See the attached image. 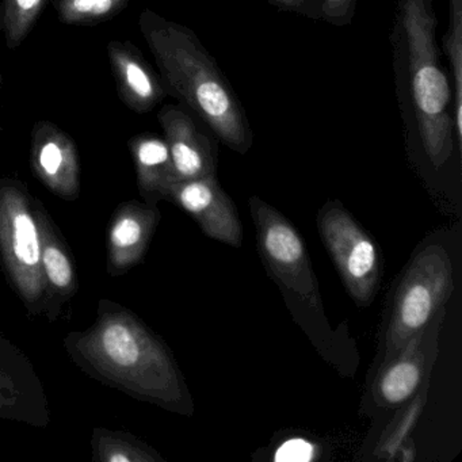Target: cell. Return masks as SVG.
<instances>
[{
	"label": "cell",
	"instance_id": "cell-6",
	"mask_svg": "<svg viewBox=\"0 0 462 462\" xmlns=\"http://www.w3.org/2000/svg\"><path fill=\"white\" fill-rule=\"evenodd\" d=\"M250 209L259 253L286 300H299L324 318L318 280L299 231L282 213L259 197H251Z\"/></svg>",
	"mask_w": 462,
	"mask_h": 462
},
{
	"label": "cell",
	"instance_id": "cell-11",
	"mask_svg": "<svg viewBox=\"0 0 462 462\" xmlns=\"http://www.w3.org/2000/svg\"><path fill=\"white\" fill-rule=\"evenodd\" d=\"M31 164L37 180L64 201L80 196V159L74 140L51 121H40L32 134Z\"/></svg>",
	"mask_w": 462,
	"mask_h": 462
},
{
	"label": "cell",
	"instance_id": "cell-20",
	"mask_svg": "<svg viewBox=\"0 0 462 462\" xmlns=\"http://www.w3.org/2000/svg\"><path fill=\"white\" fill-rule=\"evenodd\" d=\"M132 0H56L59 18L67 25H97L120 14Z\"/></svg>",
	"mask_w": 462,
	"mask_h": 462
},
{
	"label": "cell",
	"instance_id": "cell-3",
	"mask_svg": "<svg viewBox=\"0 0 462 462\" xmlns=\"http://www.w3.org/2000/svg\"><path fill=\"white\" fill-rule=\"evenodd\" d=\"M139 25L167 96L188 107L226 147L245 155L254 143L247 116L197 34L150 9L140 14Z\"/></svg>",
	"mask_w": 462,
	"mask_h": 462
},
{
	"label": "cell",
	"instance_id": "cell-1",
	"mask_svg": "<svg viewBox=\"0 0 462 462\" xmlns=\"http://www.w3.org/2000/svg\"><path fill=\"white\" fill-rule=\"evenodd\" d=\"M63 345L93 380L171 412L193 413V400L169 346L124 305L102 299L94 323L69 332Z\"/></svg>",
	"mask_w": 462,
	"mask_h": 462
},
{
	"label": "cell",
	"instance_id": "cell-8",
	"mask_svg": "<svg viewBox=\"0 0 462 462\" xmlns=\"http://www.w3.org/2000/svg\"><path fill=\"white\" fill-rule=\"evenodd\" d=\"M445 315L446 308L442 307L393 358L380 365L370 391L375 407L394 408L405 404L418 393L424 381L429 380L438 356Z\"/></svg>",
	"mask_w": 462,
	"mask_h": 462
},
{
	"label": "cell",
	"instance_id": "cell-2",
	"mask_svg": "<svg viewBox=\"0 0 462 462\" xmlns=\"http://www.w3.org/2000/svg\"><path fill=\"white\" fill-rule=\"evenodd\" d=\"M432 0H399L392 44L394 74L404 125L435 169L448 163L456 144L454 96L437 45Z\"/></svg>",
	"mask_w": 462,
	"mask_h": 462
},
{
	"label": "cell",
	"instance_id": "cell-21",
	"mask_svg": "<svg viewBox=\"0 0 462 462\" xmlns=\"http://www.w3.org/2000/svg\"><path fill=\"white\" fill-rule=\"evenodd\" d=\"M430 378L424 381L421 388L419 389L420 393L413 396L412 399L408 400L410 404L402 411L399 418L389 426L381 439L380 446H378L377 454L383 458L394 459L396 451L402 448V443L407 440L408 434L412 430L413 424L418 420L423 411L424 402H426L427 389H429Z\"/></svg>",
	"mask_w": 462,
	"mask_h": 462
},
{
	"label": "cell",
	"instance_id": "cell-24",
	"mask_svg": "<svg viewBox=\"0 0 462 462\" xmlns=\"http://www.w3.org/2000/svg\"><path fill=\"white\" fill-rule=\"evenodd\" d=\"M267 2L286 12L296 13L316 21L321 20L319 0H267Z\"/></svg>",
	"mask_w": 462,
	"mask_h": 462
},
{
	"label": "cell",
	"instance_id": "cell-9",
	"mask_svg": "<svg viewBox=\"0 0 462 462\" xmlns=\"http://www.w3.org/2000/svg\"><path fill=\"white\" fill-rule=\"evenodd\" d=\"M0 419L45 429L51 421L44 383L25 353L0 334Z\"/></svg>",
	"mask_w": 462,
	"mask_h": 462
},
{
	"label": "cell",
	"instance_id": "cell-13",
	"mask_svg": "<svg viewBox=\"0 0 462 462\" xmlns=\"http://www.w3.org/2000/svg\"><path fill=\"white\" fill-rule=\"evenodd\" d=\"M161 221L158 205L123 202L116 208L107 226V274L120 278L142 263Z\"/></svg>",
	"mask_w": 462,
	"mask_h": 462
},
{
	"label": "cell",
	"instance_id": "cell-10",
	"mask_svg": "<svg viewBox=\"0 0 462 462\" xmlns=\"http://www.w3.org/2000/svg\"><path fill=\"white\" fill-rule=\"evenodd\" d=\"M166 201L185 210L210 239L232 247L242 245L243 226L236 205L221 189L216 175L172 183Z\"/></svg>",
	"mask_w": 462,
	"mask_h": 462
},
{
	"label": "cell",
	"instance_id": "cell-14",
	"mask_svg": "<svg viewBox=\"0 0 462 462\" xmlns=\"http://www.w3.org/2000/svg\"><path fill=\"white\" fill-rule=\"evenodd\" d=\"M36 217L42 239V274L45 286L44 315L50 323L60 318L67 302L79 291L74 255L59 226L37 199Z\"/></svg>",
	"mask_w": 462,
	"mask_h": 462
},
{
	"label": "cell",
	"instance_id": "cell-4",
	"mask_svg": "<svg viewBox=\"0 0 462 462\" xmlns=\"http://www.w3.org/2000/svg\"><path fill=\"white\" fill-rule=\"evenodd\" d=\"M36 201L25 183L0 178V263L31 316L45 310Z\"/></svg>",
	"mask_w": 462,
	"mask_h": 462
},
{
	"label": "cell",
	"instance_id": "cell-12",
	"mask_svg": "<svg viewBox=\"0 0 462 462\" xmlns=\"http://www.w3.org/2000/svg\"><path fill=\"white\" fill-rule=\"evenodd\" d=\"M158 120L171 156L175 182L216 175L217 144L191 115L183 107L166 105Z\"/></svg>",
	"mask_w": 462,
	"mask_h": 462
},
{
	"label": "cell",
	"instance_id": "cell-5",
	"mask_svg": "<svg viewBox=\"0 0 462 462\" xmlns=\"http://www.w3.org/2000/svg\"><path fill=\"white\" fill-rule=\"evenodd\" d=\"M453 289V264L448 251L438 245L421 248L402 273L394 291L380 365L393 358L445 307Z\"/></svg>",
	"mask_w": 462,
	"mask_h": 462
},
{
	"label": "cell",
	"instance_id": "cell-7",
	"mask_svg": "<svg viewBox=\"0 0 462 462\" xmlns=\"http://www.w3.org/2000/svg\"><path fill=\"white\" fill-rule=\"evenodd\" d=\"M318 226L346 291L356 304L367 307L383 274L377 243L339 204H328L320 210Z\"/></svg>",
	"mask_w": 462,
	"mask_h": 462
},
{
	"label": "cell",
	"instance_id": "cell-22",
	"mask_svg": "<svg viewBox=\"0 0 462 462\" xmlns=\"http://www.w3.org/2000/svg\"><path fill=\"white\" fill-rule=\"evenodd\" d=\"M321 21L335 26H347L356 15V0H319Z\"/></svg>",
	"mask_w": 462,
	"mask_h": 462
},
{
	"label": "cell",
	"instance_id": "cell-19",
	"mask_svg": "<svg viewBox=\"0 0 462 462\" xmlns=\"http://www.w3.org/2000/svg\"><path fill=\"white\" fill-rule=\"evenodd\" d=\"M45 4L47 0H2L0 31L4 32L10 50L25 42Z\"/></svg>",
	"mask_w": 462,
	"mask_h": 462
},
{
	"label": "cell",
	"instance_id": "cell-15",
	"mask_svg": "<svg viewBox=\"0 0 462 462\" xmlns=\"http://www.w3.org/2000/svg\"><path fill=\"white\" fill-rule=\"evenodd\" d=\"M110 64L117 83L121 101L144 115L155 109L167 93L161 75L153 71L139 50L128 42H110L107 45Z\"/></svg>",
	"mask_w": 462,
	"mask_h": 462
},
{
	"label": "cell",
	"instance_id": "cell-17",
	"mask_svg": "<svg viewBox=\"0 0 462 462\" xmlns=\"http://www.w3.org/2000/svg\"><path fill=\"white\" fill-rule=\"evenodd\" d=\"M96 462H162L163 457L131 432L97 427L91 434Z\"/></svg>",
	"mask_w": 462,
	"mask_h": 462
},
{
	"label": "cell",
	"instance_id": "cell-23",
	"mask_svg": "<svg viewBox=\"0 0 462 462\" xmlns=\"http://www.w3.org/2000/svg\"><path fill=\"white\" fill-rule=\"evenodd\" d=\"M315 457V448L302 439H291L283 443L275 459L280 461H310Z\"/></svg>",
	"mask_w": 462,
	"mask_h": 462
},
{
	"label": "cell",
	"instance_id": "cell-16",
	"mask_svg": "<svg viewBox=\"0 0 462 462\" xmlns=\"http://www.w3.org/2000/svg\"><path fill=\"white\" fill-rule=\"evenodd\" d=\"M129 150L143 201L150 205L164 201L167 190L175 182L166 140L155 134H139L129 140Z\"/></svg>",
	"mask_w": 462,
	"mask_h": 462
},
{
	"label": "cell",
	"instance_id": "cell-18",
	"mask_svg": "<svg viewBox=\"0 0 462 462\" xmlns=\"http://www.w3.org/2000/svg\"><path fill=\"white\" fill-rule=\"evenodd\" d=\"M448 28L442 39L443 52L450 64L454 96V125L462 142V0H448Z\"/></svg>",
	"mask_w": 462,
	"mask_h": 462
}]
</instances>
